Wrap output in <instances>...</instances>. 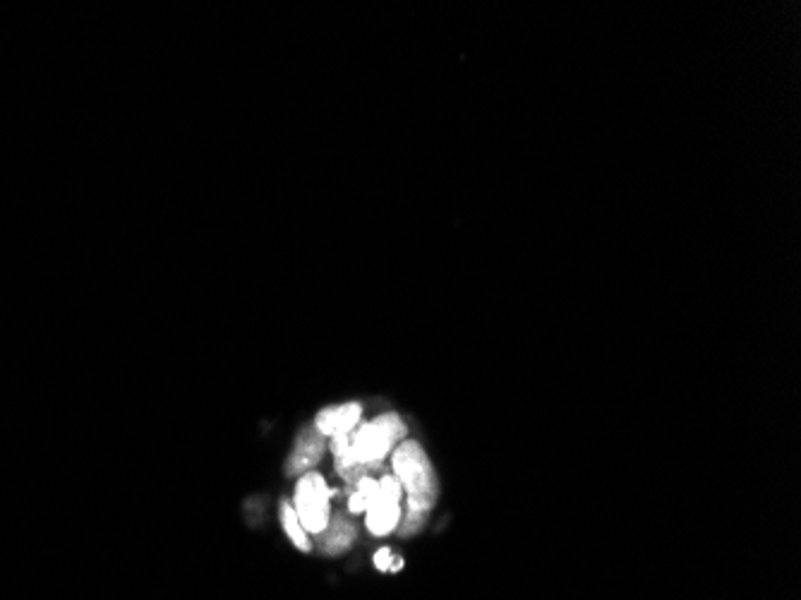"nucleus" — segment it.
<instances>
[{
	"label": "nucleus",
	"mask_w": 801,
	"mask_h": 600,
	"mask_svg": "<svg viewBox=\"0 0 801 600\" xmlns=\"http://www.w3.org/2000/svg\"><path fill=\"white\" fill-rule=\"evenodd\" d=\"M281 524H283V531H286V536L291 538V543L295 545V548L303 550V552L312 548L310 538H307V531L300 526L298 516H295L293 504H288V502L281 504Z\"/></svg>",
	"instance_id": "obj_8"
},
{
	"label": "nucleus",
	"mask_w": 801,
	"mask_h": 600,
	"mask_svg": "<svg viewBox=\"0 0 801 600\" xmlns=\"http://www.w3.org/2000/svg\"><path fill=\"white\" fill-rule=\"evenodd\" d=\"M391 564H394V555H391V550H387V548L377 550L375 567L379 569V572H391Z\"/></svg>",
	"instance_id": "obj_9"
},
{
	"label": "nucleus",
	"mask_w": 801,
	"mask_h": 600,
	"mask_svg": "<svg viewBox=\"0 0 801 600\" xmlns=\"http://www.w3.org/2000/svg\"><path fill=\"white\" fill-rule=\"evenodd\" d=\"M355 524L346 514H331L329 524L322 533H317V543L324 555H341L353 545Z\"/></svg>",
	"instance_id": "obj_7"
},
{
	"label": "nucleus",
	"mask_w": 801,
	"mask_h": 600,
	"mask_svg": "<svg viewBox=\"0 0 801 600\" xmlns=\"http://www.w3.org/2000/svg\"><path fill=\"white\" fill-rule=\"evenodd\" d=\"M324 449H327V437L319 432L315 425L305 428L298 435V440L293 444V452L286 461V473L288 476H298V473L312 471L319 461H322Z\"/></svg>",
	"instance_id": "obj_5"
},
{
	"label": "nucleus",
	"mask_w": 801,
	"mask_h": 600,
	"mask_svg": "<svg viewBox=\"0 0 801 600\" xmlns=\"http://www.w3.org/2000/svg\"><path fill=\"white\" fill-rule=\"evenodd\" d=\"M401 567H403V560H399V557H394V564H391V572H399Z\"/></svg>",
	"instance_id": "obj_11"
},
{
	"label": "nucleus",
	"mask_w": 801,
	"mask_h": 600,
	"mask_svg": "<svg viewBox=\"0 0 801 600\" xmlns=\"http://www.w3.org/2000/svg\"><path fill=\"white\" fill-rule=\"evenodd\" d=\"M360 416H363V408L360 404H341V406H331L319 411V416L315 418V428L322 432L324 437H346L358 428Z\"/></svg>",
	"instance_id": "obj_6"
},
{
	"label": "nucleus",
	"mask_w": 801,
	"mask_h": 600,
	"mask_svg": "<svg viewBox=\"0 0 801 600\" xmlns=\"http://www.w3.org/2000/svg\"><path fill=\"white\" fill-rule=\"evenodd\" d=\"M365 509H367V504H365L363 497H360L358 492H353V495L348 497V512H351V514H363Z\"/></svg>",
	"instance_id": "obj_10"
},
{
	"label": "nucleus",
	"mask_w": 801,
	"mask_h": 600,
	"mask_svg": "<svg viewBox=\"0 0 801 600\" xmlns=\"http://www.w3.org/2000/svg\"><path fill=\"white\" fill-rule=\"evenodd\" d=\"M406 437V423L399 413H384L370 423L351 432V442L336 456V471L348 485L358 483L367 473L379 471L391 449H396Z\"/></svg>",
	"instance_id": "obj_2"
},
{
	"label": "nucleus",
	"mask_w": 801,
	"mask_h": 600,
	"mask_svg": "<svg viewBox=\"0 0 801 600\" xmlns=\"http://www.w3.org/2000/svg\"><path fill=\"white\" fill-rule=\"evenodd\" d=\"M394 478L399 480L403 495H406V512L401 514L399 533L403 538L415 536L425 526L427 516L435 507L439 495V483L432 468L430 456L418 442L403 440L391 456Z\"/></svg>",
	"instance_id": "obj_1"
},
{
	"label": "nucleus",
	"mask_w": 801,
	"mask_h": 600,
	"mask_svg": "<svg viewBox=\"0 0 801 600\" xmlns=\"http://www.w3.org/2000/svg\"><path fill=\"white\" fill-rule=\"evenodd\" d=\"M401 500H403V488L399 480L394 478V473L389 476L379 478V495L367 504V531L372 536L384 538L389 533L396 531V526L401 524Z\"/></svg>",
	"instance_id": "obj_4"
},
{
	"label": "nucleus",
	"mask_w": 801,
	"mask_h": 600,
	"mask_svg": "<svg viewBox=\"0 0 801 600\" xmlns=\"http://www.w3.org/2000/svg\"><path fill=\"white\" fill-rule=\"evenodd\" d=\"M329 500H331V490L327 488V480L315 471L303 473V478H300L298 485H295L293 509L295 516H298L300 526H303L307 533H312V536L322 533L324 526L329 524L331 519Z\"/></svg>",
	"instance_id": "obj_3"
}]
</instances>
